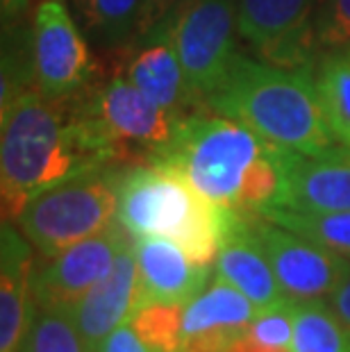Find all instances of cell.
I'll use <instances>...</instances> for the list:
<instances>
[{"label":"cell","mask_w":350,"mask_h":352,"mask_svg":"<svg viewBox=\"0 0 350 352\" xmlns=\"http://www.w3.org/2000/svg\"><path fill=\"white\" fill-rule=\"evenodd\" d=\"M0 111L3 221L17 223L28 202L50 186L91 170L111 168L94 151L78 121L73 96L48 98L36 87H30Z\"/></svg>","instance_id":"obj_1"},{"label":"cell","mask_w":350,"mask_h":352,"mask_svg":"<svg viewBox=\"0 0 350 352\" xmlns=\"http://www.w3.org/2000/svg\"><path fill=\"white\" fill-rule=\"evenodd\" d=\"M207 111L234 118L269 144L303 155L344 148L327 125L314 71L237 55Z\"/></svg>","instance_id":"obj_2"},{"label":"cell","mask_w":350,"mask_h":352,"mask_svg":"<svg viewBox=\"0 0 350 352\" xmlns=\"http://www.w3.org/2000/svg\"><path fill=\"white\" fill-rule=\"evenodd\" d=\"M232 209L193 189L166 164L125 166L118 175V223L132 239L162 236L175 241L196 264L212 266L221 250Z\"/></svg>","instance_id":"obj_3"},{"label":"cell","mask_w":350,"mask_h":352,"mask_svg":"<svg viewBox=\"0 0 350 352\" xmlns=\"http://www.w3.org/2000/svg\"><path fill=\"white\" fill-rule=\"evenodd\" d=\"M73 107L94 151L111 168L155 164L187 118L151 100L123 73L82 89Z\"/></svg>","instance_id":"obj_4"},{"label":"cell","mask_w":350,"mask_h":352,"mask_svg":"<svg viewBox=\"0 0 350 352\" xmlns=\"http://www.w3.org/2000/svg\"><path fill=\"white\" fill-rule=\"evenodd\" d=\"M269 148V141L248 125L214 111H198L180 123L168 151L155 164L177 168L200 196L237 209L245 175Z\"/></svg>","instance_id":"obj_5"},{"label":"cell","mask_w":350,"mask_h":352,"mask_svg":"<svg viewBox=\"0 0 350 352\" xmlns=\"http://www.w3.org/2000/svg\"><path fill=\"white\" fill-rule=\"evenodd\" d=\"M121 170H91L50 186L28 202L17 219V228L39 257H53L89 236L100 234L118 221Z\"/></svg>","instance_id":"obj_6"},{"label":"cell","mask_w":350,"mask_h":352,"mask_svg":"<svg viewBox=\"0 0 350 352\" xmlns=\"http://www.w3.org/2000/svg\"><path fill=\"white\" fill-rule=\"evenodd\" d=\"M239 0H187L164 25L180 57L184 78L207 111V102L226 80L237 50Z\"/></svg>","instance_id":"obj_7"},{"label":"cell","mask_w":350,"mask_h":352,"mask_svg":"<svg viewBox=\"0 0 350 352\" xmlns=\"http://www.w3.org/2000/svg\"><path fill=\"white\" fill-rule=\"evenodd\" d=\"M248 221L282 291L292 300H325L350 277V259L262 214L248 212Z\"/></svg>","instance_id":"obj_8"},{"label":"cell","mask_w":350,"mask_h":352,"mask_svg":"<svg viewBox=\"0 0 350 352\" xmlns=\"http://www.w3.org/2000/svg\"><path fill=\"white\" fill-rule=\"evenodd\" d=\"M321 0H239L237 34L257 59L314 71L318 48L314 16Z\"/></svg>","instance_id":"obj_9"},{"label":"cell","mask_w":350,"mask_h":352,"mask_svg":"<svg viewBox=\"0 0 350 352\" xmlns=\"http://www.w3.org/2000/svg\"><path fill=\"white\" fill-rule=\"evenodd\" d=\"M34 87L48 98H69L94 82L91 52L59 0L39 3L30 34Z\"/></svg>","instance_id":"obj_10"},{"label":"cell","mask_w":350,"mask_h":352,"mask_svg":"<svg viewBox=\"0 0 350 352\" xmlns=\"http://www.w3.org/2000/svg\"><path fill=\"white\" fill-rule=\"evenodd\" d=\"M121 223L111 226L96 236H89L71 248L34 261L32 298L41 309L69 311L96 282L109 273L116 254L130 241Z\"/></svg>","instance_id":"obj_11"},{"label":"cell","mask_w":350,"mask_h":352,"mask_svg":"<svg viewBox=\"0 0 350 352\" xmlns=\"http://www.w3.org/2000/svg\"><path fill=\"white\" fill-rule=\"evenodd\" d=\"M282 191L278 205L307 212L350 209V148L330 155H303L278 148Z\"/></svg>","instance_id":"obj_12"},{"label":"cell","mask_w":350,"mask_h":352,"mask_svg":"<svg viewBox=\"0 0 350 352\" xmlns=\"http://www.w3.org/2000/svg\"><path fill=\"white\" fill-rule=\"evenodd\" d=\"M137 307L139 264L135 254V239H130L116 254L109 273L100 282H96L69 311L89 350L98 352L102 341L118 325L132 320Z\"/></svg>","instance_id":"obj_13"},{"label":"cell","mask_w":350,"mask_h":352,"mask_svg":"<svg viewBox=\"0 0 350 352\" xmlns=\"http://www.w3.org/2000/svg\"><path fill=\"white\" fill-rule=\"evenodd\" d=\"M139 46L123 66V76L148 98L177 116H191L205 107L184 78L180 57L166 28L157 25L137 41Z\"/></svg>","instance_id":"obj_14"},{"label":"cell","mask_w":350,"mask_h":352,"mask_svg":"<svg viewBox=\"0 0 350 352\" xmlns=\"http://www.w3.org/2000/svg\"><path fill=\"white\" fill-rule=\"evenodd\" d=\"M139 264V307L153 302L187 305L205 289L210 266L196 264L171 239L144 236L135 239Z\"/></svg>","instance_id":"obj_15"},{"label":"cell","mask_w":350,"mask_h":352,"mask_svg":"<svg viewBox=\"0 0 350 352\" xmlns=\"http://www.w3.org/2000/svg\"><path fill=\"white\" fill-rule=\"evenodd\" d=\"M216 275L234 284L259 311L287 300L262 245L252 234L248 212L241 209H232L230 216L221 250L216 254Z\"/></svg>","instance_id":"obj_16"},{"label":"cell","mask_w":350,"mask_h":352,"mask_svg":"<svg viewBox=\"0 0 350 352\" xmlns=\"http://www.w3.org/2000/svg\"><path fill=\"white\" fill-rule=\"evenodd\" d=\"M34 257L25 234L3 221L0 234V352H19L34 316Z\"/></svg>","instance_id":"obj_17"},{"label":"cell","mask_w":350,"mask_h":352,"mask_svg":"<svg viewBox=\"0 0 350 352\" xmlns=\"http://www.w3.org/2000/svg\"><path fill=\"white\" fill-rule=\"evenodd\" d=\"M257 314V307L234 284L223 280L221 275H214L210 287L184 305L182 334L191 336L198 332H212V329L245 332Z\"/></svg>","instance_id":"obj_18"},{"label":"cell","mask_w":350,"mask_h":352,"mask_svg":"<svg viewBox=\"0 0 350 352\" xmlns=\"http://www.w3.org/2000/svg\"><path fill=\"white\" fill-rule=\"evenodd\" d=\"M146 0H71L87 39L102 52H123L137 43Z\"/></svg>","instance_id":"obj_19"},{"label":"cell","mask_w":350,"mask_h":352,"mask_svg":"<svg viewBox=\"0 0 350 352\" xmlns=\"http://www.w3.org/2000/svg\"><path fill=\"white\" fill-rule=\"evenodd\" d=\"M292 352H350V325L330 300H296Z\"/></svg>","instance_id":"obj_20"},{"label":"cell","mask_w":350,"mask_h":352,"mask_svg":"<svg viewBox=\"0 0 350 352\" xmlns=\"http://www.w3.org/2000/svg\"><path fill=\"white\" fill-rule=\"evenodd\" d=\"M314 78L327 125L339 144L350 148V46L323 52Z\"/></svg>","instance_id":"obj_21"},{"label":"cell","mask_w":350,"mask_h":352,"mask_svg":"<svg viewBox=\"0 0 350 352\" xmlns=\"http://www.w3.org/2000/svg\"><path fill=\"white\" fill-rule=\"evenodd\" d=\"M255 214H262L264 219L350 259V209L346 212H307V209L292 207H266Z\"/></svg>","instance_id":"obj_22"},{"label":"cell","mask_w":350,"mask_h":352,"mask_svg":"<svg viewBox=\"0 0 350 352\" xmlns=\"http://www.w3.org/2000/svg\"><path fill=\"white\" fill-rule=\"evenodd\" d=\"M19 352H91L71 311L34 307L30 329Z\"/></svg>","instance_id":"obj_23"},{"label":"cell","mask_w":350,"mask_h":352,"mask_svg":"<svg viewBox=\"0 0 350 352\" xmlns=\"http://www.w3.org/2000/svg\"><path fill=\"white\" fill-rule=\"evenodd\" d=\"M182 305L153 302L135 311L132 327L141 336L146 346L157 352H180L184 334H182Z\"/></svg>","instance_id":"obj_24"},{"label":"cell","mask_w":350,"mask_h":352,"mask_svg":"<svg viewBox=\"0 0 350 352\" xmlns=\"http://www.w3.org/2000/svg\"><path fill=\"white\" fill-rule=\"evenodd\" d=\"M294 307L296 300L287 298L282 305L259 311L245 327L243 336L266 348H292L294 341Z\"/></svg>","instance_id":"obj_25"},{"label":"cell","mask_w":350,"mask_h":352,"mask_svg":"<svg viewBox=\"0 0 350 352\" xmlns=\"http://www.w3.org/2000/svg\"><path fill=\"white\" fill-rule=\"evenodd\" d=\"M318 57L327 50L350 46V0H321L314 16Z\"/></svg>","instance_id":"obj_26"},{"label":"cell","mask_w":350,"mask_h":352,"mask_svg":"<svg viewBox=\"0 0 350 352\" xmlns=\"http://www.w3.org/2000/svg\"><path fill=\"white\" fill-rule=\"evenodd\" d=\"M243 332H230V329H212V332H198L184 336L180 352H228Z\"/></svg>","instance_id":"obj_27"},{"label":"cell","mask_w":350,"mask_h":352,"mask_svg":"<svg viewBox=\"0 0 350 352\" xmlns=\"http://www.w3.org/2000/svg\"><path fill=\"white\" fill-rule=\"evenodd\" d=\"M98 352H157V350H153L151 346H146V343L141 341V336L135 332L132 323L130 325L123 323L102 341Z\"/></svg>","instance_id":"obj_28"},{"label":"cell","mask_w":350,"mask_h":352,"mask_svg":"<svg viewBox=\"0 0 350 352\" xmlns=\"http://www.w3.org/2000/svg\"><path fill=\"white\" fill-rule=\"evenodd\" d=\"M187 0H146L144 12H141V23H139V36L137 41L146 32H151L153 28H157L166 19H171L175 14L177 7H182Z\"/></svg>","instance_id":"obj_29"},{"label":"cell","mask_w":350,"mask_h":352,"mask_svg":"<svg viewBox=\"0 0 350 352\" xmlns=\"http://www.w3.org/2000/svg\"><path fill=\"white\" fill-rule=\"evenodd\" d=\"M327 300H330V305L337 309L339 316L350 325V277L341 284L337 291H334L330 298H327Z\"/></svg>","instance_id":"obj_30"},{"label":"cell","mask_w":350,"mask_h":352,"mask_svg":"<svg viewBox=\"0 0 350 352\" xmlns=\"http://www.w3.org/2000/svg\"><path fill=\"white\" fill-rule=\"evenodd\" d=\"M228 352H292V348H266V346H259L255 341L245 339V336H239Z\"/></svg>","instance_id":"obj_31"}]
</instances>
